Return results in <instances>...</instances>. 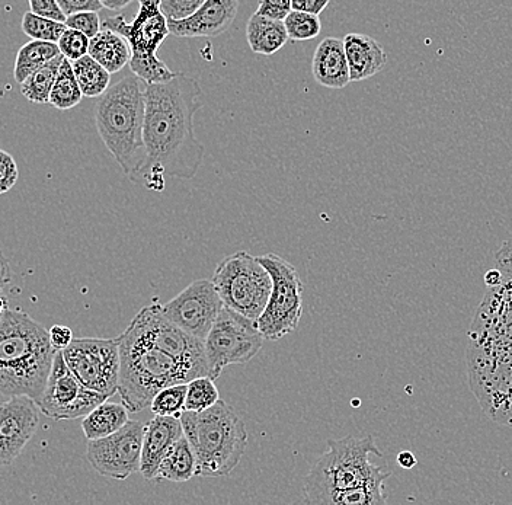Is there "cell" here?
Returning a JSON list of instances; mask_svg holds the SVG:
<instances>
[{"label":"cell","mask_w":512,"mask_h":505,"mask_svg":"<svg viewBox=\"0 0 512 505\" xmlns=\"http://www.w3.org/2000/svg\"><path fill=\"white\" fill-rule=\"evenodd\" d=\"M272 278L267 308L259 316L258 328L265 340L277 341L296 331L303 315V283L291 262L280 255L258 257Z\"/></svg>","instance_id":"cell-10"},{"label":"cell","mask_w":512,"mask_h":505,"mask_svg":"<svg viewBox=\"0 0 512 505\" xmlns=\"http://www.w3.org/2000/svg\"><path fill=\"white\" fill-rule=\"evenodd\" d=\"M107 399L102 393L86 388L67 367L63 351H56L46 388L35 402L46 417L66 421L86 417Z\"/></svg>","instance_id":"cell-14"},{"label":"cell","mask_w":512,"mask_h":505,"mask_svg":"<svg viewBox=\"0 0 512 505\" xmlns=\"http://www.w3.org/2000/svg\"><path fill=\"white\" fill-rule=\"evenodd\" d=\"M139 12L131 24L124 15L105 19L102 28L123 35L130 44L131 59L128 66L134 75L146 83L168 82L175 78L158 51L169 34L168 18L160 9V0H139Z\"/></svg>","instance_id":"cell-8"},{"label":"cell","mask_w":512,"mask_h":505,"mask_svg":"<svg viewBox=\"0 0 512 505\" xmlns=\"http://www.w3.org/2000/svg\"><path fill=\"white\" fill-rule=\"evenodd\" d=\"M48 334H50V343L56 351H63L73 341V331L69 326H51Z\"/></svg>","instance_id":"cell-41"},{"label":"cell","mask_w":512,"mask_h":505,"mask_svg":"<svg viewBox=\"0 0 512 505\" xmlns=\"http://www.w3.org/2000/svg\"><path fill=\"white\" fill-rule=\"evenodd\" d=\"M284 25L291 41L315 40L322 31V22L319 15L307 14V12L291 11L284 19Z\"/></svg>","instance_id":"cell-33"},{"label":"cell","mask_w":512,"mask_h":505,"mask_svg":"<svg viewBox=\"0 0 512 505\" xmlns=\"http://www.w3.org/2000/svg\"><path fill=\"white\" fill-rule=\"evenodd\" d=\"M197 457V476L230 475L248 447V430L235 409L220 399L206 411H184L179 417Z\"/></svg>","instance_id":"cell-5"},{"label":"cell","mask_w":512,"mask_h":505,"mask_svg":"<svg viewBox=\"0 0 512 505\" xmlns=\"http://www.w3.org/2000/svg\"><path fill=\"white\" fill-rule=\"evenodd\" d=\"M398 463L400 468L406 469V471H411V469H414L415 466L418 465V459H416L414 453L405 450V452L399 453Z\"/></svg>","instance_id":"cell-44"},{"label":"cell","mask_w":512,"mask_h":505,"mask_svg":"<svg viewBox=\"0 0 512 505\" xmlns=\"http://www.w3.org/2000/svg\"><path fill=\"white\" fill-rule=\"evenodd\" d=\"M197 476V457L187 437H181L172 444L169 452L160 462L156 481L188 482Z\"/></svg>","instance_id":"cell-25"},{"label":"cell","mask_w":512,"mask_h":505,"mask_svg":"<svg viewBox=\"0 0 512 505\" xmlns=\"http://www.w3.org/2000/svg\"><path fill=\"white\" fill-rule=\"evenodd\" d=\"M258 324L223 306L204 340L211 379L217 380L227 366L249 363L264 345Z\"/></svg>","instance_id":"cell-11"},{"label":"cell","mask_w":512,"mask_h":505,"mask_svg":"<svg viewBox=\"0 0 512 505\" xmlns=\"http://www.w3.org/2000/svg\"><path fill=\"white\" fill-rule=\"evenodd\" d=\"M351 82L366 81L382 72L387 63L383 47L366 34H348L344 38Z\"/></svg>","instance_id":"cell-21"},{"label":"cell","mask_w":512,"mask_h":505,"mask_svg":"<svg viewBox=\"0 0 512 505\" xmlns=\"http://www.w3.org/2000/svg\"><path fill=\"white\" fill-rule=\"evenodd\" d=\"M185 399H187V383H178L156 393L150 409L155 415L179 418L185 411Z\"/></svg>","instance_id":"cell-32"},{"label":"cell","mask_w":512,"mask_h":505,"mask_svg":"<svg viewBox=\"0 0 512 505\" xmlns=\"http://www.w3.org/2000/svg\"><path fill=\"white\" fill-rule=\"evenodd\" d=\"M206 0H160V9L168 19H184L194 14Z\"/></svg>","instance_id":"cell-36"},{"label":"cell","mask_w":512,"mask_h":505,"mask_svg":"<svg viewBox=\"0 0 512 505\" xmlns=\"http://www.w3.org/2000/svg\"><path fill=\"white\" fill-rule=\"evenodd\" d=\"M63 59V54H60L59 57L51 60L47 65L31 73L21 83L22 97L27 98V101L34 102V104H48L51 89H53L54 82H56L57 73H59Z\"/></svg>","instance_id":"cell-29"},{"label":"cell","mask_w":512,"mask_h":505,"mask_svg":"<svg viewBox=\"0 0 512 505\" xmlns=\"http://www.w3.org/2000/svg\"><path fill=\"white\" fill-rule=\"evenodd\" d=\"M239 0H206L184 19H168L169 33L178 38H211L226 33L238 17Z\"/></svg>","instance_id":"cell-18"},{"label":"cell","mask_w":512,"mask_h":505,"mask_svg":"<svg viewBox=\"0 0 512 505\" xmlns=\"http://www.w3.org/2000/svg\"><path fill=\"white\" fill-rule=\"evenodd\" d=\"M220 401L219 389L211 377H195L187 383L185 411L201 412Z\"/></svg>","instance_id":"cell-30"},{"label":"cell","mask_w":512,"mask_h":505,"mask_svg":"<svg viewBox=\"0 0 512 505\" xmlns=\"http://www.w3.org/2000/svg\"><path fill=\"white\" fill-rule=\"evenodd\" d=\"M0 292H2V290H0Z\"/></svg>","instance_id":"cell-48"},{"label":"cell","mask_w":512,"mask_h":505,"mask_svg":"<svg viewBox=\"0 0 512 505\" xmlns=\"http://www.w3.org/2000/svg\"><path fill=\"white\" fill-rule=\"evenodd\" d=\"M144 94L146 159L131 182L162 191L166 177L192 180L203 165L206 149L195 136L194 117L206 99L197 79L184 73L168 82L146 83Z\"/></svg>","instance_id":"cell-2"},{"label":"cell","mask_w":512,"mask_h":505,"mask_svg":"<svg viewBox=\"0 0 512 505\" xmlns=\"http://www.w3.org/2000/svg\"><path fill=\"white\" fill-rule=\"evenodd\" d=\"M182 436H184V428L178 417L155 415V418L144 425L140 473L146 481H156L160 462L169 452L172 444Z\"/></svg>","instance_id":"cell-19"},{"label":"cell","mask_w":512,"mask_h":505,"mask_svg":"<svg viewBox=\"0 0 512 505\" xmlns=\"http://www.w3.org/2000/svg\"><path fill=\"white\" fill-rule=\"evenodd\" d=\"M0 319H2V318H0Z\"/></svg>","instance_id":"cell-49"},{"label":"cell","mask_w":512,"mask_h":505,"mask_svg":"<svg viewBox=\"0 0 512 505\" xmlns=\"http://www.w3.org/2000/svg\"><path fill=\"white\" fill-rule=\"evenodd\" d=\"M22 33L30 37L31 40L50 41V43H59L64 31H66V24L54 19L40 17L34 12H27L22 17Z\"/></svg>","instance_id":"cell-31"},{"label":"cell","mask_w":512,"mask_h":505,"mask_svg":"<svg viewBox=\"0 0 512 505\" xmlns=\"http://www.w3.org/2000/svg\"><path fill=\"white\" fill-rule=\"evenodd\" d=\"M89 56L105 67L111 75L120 72L130 63V44L123 35L102 28L89 44Z\"/></svg>","instance_id":"cell-23"},{"label":"cell","mask_w":512,"mask_h":505,"mask_svg":"<svg viewBox=\"0 0 512 505\" xmlns=\"http://www.w3.org/2000/svg\"><path fill=\"white\" fill-rule=\"evenodd\" d=\"M57 44H59L60 53L70 62H75V60L89 53L91 38L86 37L85 34L80 33L78 30L66 28Z\"/></svg>","instance_id":"cell-34"},{"label":"cell","mask_w":512,"mask_h":505,"mask_svg":"<svg viewBox=\"0 0 512 505\" xmlns=\"http://www.w3.org/2000/svg\"><path fill=\"white\" fill-rule=\"evenodd\" d=\"M59 44L50 41L32 40L16 54L14 78L21 85L31 73L60 56Z\"/></svg>","instance_id":"cell-26"},{"label":"cell","mask_w":512,"mask_h":505,"mask_svg":"<svg viewBox=\"0 0 512 505\" xmlns=\"http://www.w3.org/2000/svg\"><path fill=\"white\" fill-rule=\"evenodd\" d=\"M38 412L30 396H14L0 405V468L11 465L30 443L40 424Z\"/></svg>","instance_id":"cell-17"},{"label":"cell","mask_w":512,"mask_h":505,"mask_svg":"<svg viewBox=\"0 0 512 505\" xmlns=\"http://www.w3.org/2000/svg\"><path fill=\"white\" fill-rule=\"evenodd\" d=\"M120 345L118 393L130 412L152 404L156 393L192 380L188 370L169 354L146 340L133 325L117 337Z\"/></svg>","instance_id":"cell-7"},{"label":"cell","mask_w":512,"mask_h":505,"mask_svg":"<svg viewBox=\"0 0 512 505\" xmlns=\"http://www.w3.org/2000/svg\"><path fill=\"white\" fill-rule=\"evenodd\" d=\"M128 409L124 404L104 401L83 417L82 430L88 440L104 439L128 423Z\"/></svg>","instance_id":"cell-24"},{"label":"cell","mask_w":512,"mask_h":505,"mask_svg":"<svg viewBox=\"0 0 512 505\" xmlns=\"http://www.w3.org/2000/svg\"><path fill=\"white\" fill-rule=\"evenodd\" d=\"M50 334L22 310L8 309L0 319V395L37 399L53 366Z\"/></svg>","instance_id":"cell-3"},{"label":"cell","mask_w":512,"mask_h":505,"mask_svg":"<svg viewBox=\"0 0 512 505\" xmlns=\"http://www.w3.org/2000/svg\"><path fill=\"white\" fill-rule=\"evenodd\" d=\"M9 309L8 299L3 296L2 292H0V318L5 315L6 310Z\"/></svg>","instance_id":"cell-47"},{"label":"cell","mask_w":512,"mask_h":505,"mask_svg":"<svg viewBox=\"0 0 512 505\" xmlns=\"http://www.w3.org/2000/svg\"><path fill=\"white\" fill-rule=\"evenodd\" d=\"M12 281V270L9 261L6 260L3 252L0 251V290Z\"/></svg>","instance_id":"cell-43"},{"label":"cell","mask_w":512,"mask_h":505,"mask_svg":"<svg viewBox=\"0 0 512 505\" xmlns=\"http://www.w3.org/2000/svg\"><path fill=\"white\" fill-rule=\"evenodd\" d=\"M63 357L86 388L108 399L118 392L120 345L117 338H73L64 348Z\"/></svg>","instance_id":"cell-13"},{"label":"cell","mask_w":512,"mask_h":505,"mask_svg":"<svg viewBox=\"0 0 512 505\" xmlns=\"http://www.w3.org/2000/svg\"><path fill=\"white\" fill-rule=\"evenodd\" d=\"M502 273L498 267L492 268V270L486 271L485 274V284L486 287L496 286V284L501 283Z\"/></svg>","instance_id":"cell-45"},{"label":"cell","mask_w":512,"mask_h":505,"mask_svg":"<svg viewBox=\"0 0 512 505\" xmlns=\"http://www.w3.org/2000/svg\"><path fill=\"white\" fill-rule=\"evenodd\" d=\"M329 2L331 0H291V6H293V11L320 15L328 8Z\"/></svg>","instance_id":"cell-42"},{"label":"cell","mask_w":512,"mask_h":505,"mask_svg":"<svg viewBox=\"0 0 512 505\" xmlns=\"http://www.w3.org/2000/svg\"><path fill=\"white\" fill-rule=\"evenodd\" d=\"M146 82L127 76L108 88L95 105V124L99 137L110 150L124 174L134 180L144 159V117Z\"/></svg>","instance_id":"cell-4"},{"label":"cell","mask_w":512,"mask_h":505,"mask_svg":"<svg viewBox=\"0 0 512 505\" xmlns=\"http://www.w3.org/2000/svg\"><path fill=\"white\" fill-rule=\"evenodd\" d=\"M144 425L128 421L123 428L104 439L88 440L86 459L99 475L115 481H126L140 472Z\"/></svg>","instance_id":"cell-15"},{"label":"cell","mask_w":512,"mask_h":505,"mask_svg":"<svg viewBox=\"0 0 512 505\" xmlns=\"http://www.w3.org/2000/svg\"><path fill=\"white\" fill-rule=\"evenodd\" d=\"M64 24H66L67 28L78 30L89 38H94L102 30L99 14L95 11L78 12V14L69 15Z\"/></svg>","instance_id":"cell-35"},{"label":"cell","mask_w":512,"mask_h":505,"mask_svg":"<svg viewBox=\"0 0 512 505\" xmlns=\"http://www.w3.org/2000/svg\"><path fill=\"white\" fill-rule=\"evenodd\" d=\"M291 11H293L291 0H259L255 14L284 21Z\"/></svg>","instance_id":"cell-38"},{"label":"cell","mask_w":512,"mask_h":505,"mask_svg":"<svg viewBox=\"0 0 512 505\" xmlns=\"http://www.w3.org/2000/svg\"><path fill=\"white\" fill-rule=\"evenodd\" d=\"M329 450L320 456L304 481V503L322 504L336 491L361 487H384L390 472L374 465L371 455L383 457L373 436L344 437L328 441Z\"/></svg>","instance_id":"cell-6"},{"label":"cell","mask_w":512,"mask_h":505,"mask_svg":"<svg viewBox=\"0 0 512 505\" xmlns=\"http://www.w3.org/2000/svg\"><path fill=\"white\" fill-rule=\"evenodd\" d=\"M133 0H101L104 8L110 9V11H120V9L126 8L130 5Z\"/></svg>","instance_id":"cell-46"},{"label":"cell","mask_w":512,"mask_h":505,"mask_svg":"<svg viewBox=\"0 0 512 505\" xmlns=\"http://www.w3.org/2000/svg\"><path fill=\"white\" fill-rule=\"evenodd\" d=\"M246 40L255 54L272 56L286 46L288 34L284 21L254 14L246 24Z\"/></svg>","instance_id":"cell-22"},{"label":"cell","mask_w":512,"mask_h":505,"mask_svg":"<svg viewBox=\"0 0 512 505\" xmlns=\"http://www.w3.org/2000/svg\"><path fill=\"white\" fill-rule=\"evenodd\" d=\"M224 306L258 322L271 296L272 278L258 257L238 251L224 258L213 278Z\"/></svg>","instance_id":"cell-9"},{"label":"cell","mask_w":512,"mask_h":505,"mask_svg":"<svg viewBox=\"0 0 512 505\" xmlns=\"http://www.w3.org/2000/svg\"><path fill=\"white\" fill-rule=\"evenodd\" d=\"M313 78L320 86L342 89L351 82L350 66L345 54L344 40L326 37L313 54Z\"/></svg>","instance_id":"cell-20"},{"label":"cell","mask_w":512,"mask_h":505,"mask_svg":"<svg viewBox=\"0 0 512 505\" xmlns=\"http://www.w3.org/2000/svg\"><path fill=\"white\" fill-rule=\"evenodd\" d=\"M149 343L158 347L163 353L174 357L188 370L192 379L210 377L206 347L204 341L192 337L163 315L160 305L144 306L131 324Z\"/></svg>","instance_id":"cell-12"},{"label":"cell","mask_w":512,"mask_h":505,"mask_svg":"<svg viewBox=\"0 0 512 505\" xmlns=\"http://www.w3.org/2000/svg\"><path fill=\"white\" fill-rule=\"evenodd\" d=\"M223 306L213 281L197 280L160 308L169 321L204 341Z\"/></svg>","instance_id":"cell-16"},{"label":"cell","mask_w":512,"mask_h":505,"mask_svg":"<svg viewBox=\"0 0 512 505\" xmlns=\"http://www.w3.org/2000/svg\"><path fill=\"white\" fill-rule=\"evenodd\" d=\"M19 171L14 156L0 149V196L8 193L18 182Z\"/></svg>","instance_id":"cell-37"},{"label":"cell","mask_w":512,"mask_h":505,"mask_svg":"<svg viewBox=\"0 0 512 505\" xmlns=\"http://www.w3.org/2000/svg\"><path fill=\"white\" fill-rule=\"evenodd\" d=\"M495 261L501 283L486 287L467 332V382L486 417L512 428V239Z\"/></svg>","instance_id":"cell-1"},{"label":"cell","mask_w":512,"mask_h":505,"mask_svg":"<svg viewBox=\"0 0 512 505\" xmlns=\"http://www.w3.org/2000/svg\"><path fill=\"white\" fill-rule=\"evenodd\" d=\"M28 2H30L31 12H34V14L54 19V21H66L67 17L57 0H28Z\"/></svg>","instance_id":"cell-39"},{"label":"cell","mask_w":512,"mask_h":505,"mask_svg":"<svg viewBox=\"0 0 512 505\" xmlns=\"http://www.w3.org/2000/svg\"><path fill=\"white\" fill-rule=\"evenodd\" d=\"M60 8L64 12L66 17L69 15L78 14V12L85 11H101L102 6L101 0H57Z\"/></svg>","instance_id":"cell-40"},{"label":"cell","mask_w":512,"mask_h":505,"mask_svg":"<svg viewBox=\"0 0 512 505\" xmlns=\"http://www.w3.org/2000/svg\"><path fill=\"white\" fill-rule=\"evenodd\" d=\"M72 66L83 97L99 98L110 88L111 73L89 54L72 62Z\"/></svg>","instance_id":"cell-27"},{"label":"cell","mask_w":512,"mask_h":505,"mask_svg":"<svg viewBox=\"0 0 512 505\" xmlns=\"http://www.w3.org/2000/svg\"><path fill=\"white\" fill-rule=\"evenodd\" d=\"M82 89H80L78 79L73 72L72 62L64 57L57 73L56 82L51 89L50 101L48 104L60 111L72 110L76 105L82 102Z\"/></svg>","instance_id":"cell-28"}]
</instances>
